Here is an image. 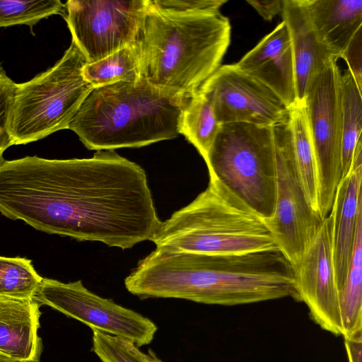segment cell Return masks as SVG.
Wrapping results in <instances>:
<instances>
[{"instance_id": "6da1fadb", "label": "cell", "mask_w": 362, "mask_h": 362, "mask_svg": "<svg viewBox=\"0 0 362 362\" xmlns=\"http://www.w3.org/2000/svg\"><path fill=\"white\" fill-rule=\"evenodd\" d=\"M0 213L47 233L123 250L151 241L162 223L144 170L115 150L90 158L4 159Z\"/></svg>"}, {"instance_id": "7a4b0ae2", "label": "cell", "mask_w": 362, "mask_h": 362, "mask_svg": "<svg viewBox=\"0 0 362 362\" xmlns=\"http://www.w3.org/2000/svg\"><path fill=\"white\" fill-rule=\"evenodd\" d=\"M124 286L141 299L178 298L208 305L298 300L293 268L279 250L210 255L156 248L138 262Z\"/></svg>"}, {"instance_id": "3957f363", "label": "cell", "mask_w": 362, "mask_h": 362, "mask_svg": "<svg viewBox=\"0 0 362 362\" xmlns=\"http://www.w3.org/2000/svg\"><path fill=\"white\" fill-rule=\"evenodd\" d=\"M231 27L220 11L175 13L148 7L134 47L140 78L189 97L221 66Z\"/></svg>"}, {"instance_id": "277c9868", "label": "cell", "mask_w": 362, "mask_h": 362, "mask_svg": "<svg viewBox=\"0 0 362 362\" xmlns=\"http://www.w3.org/2000/svg\"><path fill=\"white\" fill-rule=\"evenodd\" d=\"M188 98L143 78L95 88L69 129L89 150L139 148L172 139L180 134V115Z\"/></svg>"}, {"instance_id": "5b68a950", "label": "cell", "mask_w": 362, "mask_h": 362, "mask_svg": "<svg viewBox=\"0 0 362 362\" xmlns=\"http://www.w3.org/2000/svg\"><path fill=\"white\" fill-rule=\"evenodd\" d=\"M151 241L159 250L210 255L279 250L264 219L214 177L161 223Z\"/></svg>"}, {"instance_id": "8992f818", "label": "cell", "mask_w": 362, "mask_h": 362, "mask_svg": "<svg viewBox=\"0 0 362 362\" xmlns=\"http://www.w3.org/2000/svg\"><path fill=\"white\" fill-rule=\"evenodd\" d=\"M87 60L71 40L53 66L16 83L9 117L13 145L42 139L69 125L93 87L83 76Z\"/></svg>"}, {"instance_id": "52a82bcc", "label": "cell", "mask_w": 362, "mask_h": 362, "mask_svg": "<svg viewBox=\"0 0 362 362\" xmlns=\"http://www.w3.org/2000/svg\"><path fill=\"white\" fill-rule=\"evenodd\" d=\"M216 178L264 219L272 216L276 172L272 127L221 124L204 159Z\"/></svg>"}, {"instance_id": "ba28073f", "label": "cell", "mask_w": 362, "mask_h": 362, "mask_svg": "<svg viewBox=\"0 0 362 362\" xmlns=\"http://www.w3.org/2000/svg\"><path fill=\"white\" fill-rule=\"evenodd\" d=\"M337 62L331 61L313 78L304 100L316 159L318 213L322 220L330 213L341 180V74Z\"/></svg>"}, {"instance_id": "9c48e42d", "label": "cell", "mask_w": 362, "mask_h": 362, "mask_svg": "<svg viewBox=\"0 0 362 362\" xmlns=\"http://www.w3.org/2000/svg\"><path fill=\"white\" fill-rule=\"evenodd\" d=\"M276 172L274 211L264 219L276 243L294 268L318 231L322 219L308 203L298 173L288 124L272 127Z\"/></svg>"}, {"instance_id": "30bf717a", "label": "cell", "mask_w": 362, "mask_h": 362, "mask_svg": "<svg viewBox=\"0 0 362 362\" xmlns=\"http://www.w3.org/2000/svg\"><path fill=\"white\" fill-rule=\"evenodd\" d=\"M34 300L91 329L129 340L139 347L151 343L158 330L149 318L91 292L81 280L64 283L43 278Z\"/></svg>"}, {"instance_id": "8fae6325", "label": "cell", "mask_w": 362, "mask_h": 362, "mask_svg": "<svg viewBox=\"0 0 362 362\" xmlns=\"http://www.w3.org/2000/svg\"><path fill=\"white\" fill-rule=\"evenodd\" d=\"M148 0H69L63 16L88 63L135 43Z\"/></svg>"}, {"instance_id": "7c38bea8", "label": "cell", "mask_w": 362, "mask_h": 362, "mask_svg": "<svg viewBox=\"0 0 362 362\" xmlns=\"http://www.w3.org/2000/svg\"><path fill=\"white\" fill-rule=\"evenodd\" d=\"M197 91L209 100L220 124L272 127L288 120L289 108L283 100L235 64L220 66Z\"/></svg>"}, {"instance_id": "4fadbf2b", "label": "cell", "mask_w": 362, "mask_h": 362, "mask_svg": "<svg viewBox=\"0 0 362 362\" xmlns=\"http://www.w3.org/2000/svg\"><path fill=\"white\" fill-rule=\"evenodd\" d=\"M298 300L308 307L311 319L322 329L341 334L332 245V220H322L315 236L293 268Z\"/></svg>"}, {"instance_id": "5bb4252c", "label": "cell", "mask_w": 362, "mask_h": 362, "mask_svg": "<svg viewBox=\"0 0 362 362\" xmlns=\"http://www.w3.org/2000/svg\"><path fill=\"white\" fill-rule=\"evenodd\" d=\"M235 64L272 90L289 109L296 103L291 42L283 21Z\"/></svg>"}, {"instance_id": "9a60e30c", "label": "cell", "mask_w": 362, "mask_h": 362, "mask_svg": "<svg viewBox=\"0 0 362 362\" xmlns=\"http://www.w3.org/2000/svg\"><path fill=\"white\" fill-rule=\"evenodd\" d=\"M362 138L355 148L348 174L339 182L329 216L336 279L339 288L346 278L357 224L362 214Z\"/></svg>"}, {"instance_id": "2e32d148", "label": "cell", "mask_w": 362, "mask_h": 362, "mask_svg": "<svg viewBox=\"0 0 362 362\" xmlns=\"http://www.w3.org/2000/svg\"><path fill=\"white\" fill-rule=\"evenodd\" d=\"M288 29L293 57L296 102L304 103L313 78L338 58L318 39L304 0H284L281 12Z\"/></svg>"}, {"instance_id": "e0dca14e", "label": "cell", "mask_w": 362, "mask_h": 362, "mask_svg": "<svg viewBox=\"0 0 362 362\" xmlns=\"http://www.w3.org/2000/svg\"><path fill=\"white\" fill-rule=\"evenodd\" d=\"M40 306L34 299L0 297L1 355L25 362L40 361Z\"/></svg>"}, {"instance_id": "ac0fdd59", "label": "cell", "mask_w": 362, "mask_h": 362, "mask_svg": "<svg viewBox=\"0 0 362 362\" xmlns=\"http://www.w3.org/2000/svg\"><path fill=\"white\" fill-rule=\"evenodd\" d=\"M319 40L338 59L362 28V0H304Z\"/></svg>"}, {"instance_id": "d6986e66", "label": "cell", "mask_w": 362, "mask_h": 362, "mask_svg": "<svg viewBox=\"0 0 362 362\" xmlns=\"http://www.w3.org/2000/svg\"><path fill=\"white\" fill-rule=\"evenodd\" d=\"M288 124L303 191L310 206L318 213L316 159L304 103L296 102L290 107Z\"/></svg>"}, {"instance_id": "ffe728a7", "label": "cell", "mask_w": 362, "mask_h": 362, "mask_svg": "<svg viewBox=\"0 0 362 362\" xmlns=\"http://www.w3.org/2000/svg\"><path fill=\"white\" fill-rule=\"evenodd\" d=\"M341 336L362 332V214L357 229L347 273L338 290Z\"/></svg>"}, {"instance_id": "44dd1931", "label": "cell", "mask_w": 362, "mask_h": 362, "mask_svg": "<svg viewBox=\"0 0 362 362\" xmlns=\"http://www.w3.org/2000/svg\"><path fill=\"white\" fill-rule=\"evenodd\" d=\"M220 126L212 105L206 96L198 91L192 94L182 109L179 132L197 148L204 159Z\"/></svg>"}, {"instance_id": "7402d4cb", "label": "cell", "mask_w": 362, "mask_h": 362, "mask_svg": "<svg viewBox=\"0 0 362 362\" xmlns=\"http://www.w3.org/2000/svg\"><path fill=\"white\" fill-rule=\"evenodd\" d=\"M341 179L349 173L354 153L362 131V93L347 69L341 76Z\"/></svg>"}, {"instance_id": "603a6c76", "label": "cell", "mask_w": 362, "mask_h": 362, "mask_svg": "<svg viewBox=\"0 0 362 362\" xmlns=\"http://www.w3.org/2000/svg\"><path fill=\"white\" fill-rule=\"evenodd\" d=\"M83 76L93 88L140 78L139 59L134 46L124 47L92 63H86Z\"/></svg>"}, {"instance_id": "cb8c5ba5", "label": "cell", "mask_w": 362, "mask_h": 362, "mask_svg": "<svg viewBox=\"0 0 362 362\" xmlns=\"http://www.w3.org/2000/svg\"><path fill=\"white\" fill-rule=\"evenodd\" d=\"M42 279L30 259L0 256V297L34 299Z\"/></svg>"}, {"instance_id": "d4e9b609", "label": "cell", "mask_w": 362, "mask_h": 362, "mask_svg": "<svg viewBox=\"0 0 362 362\" xmlns=\"http://www.w3.org/2000/svg\"><path fill=\"white\" fill-rule=\"evenodd\" d=\"M65 14L59 0H0V28L16 25L33 27L53 15Z\"/></svg>"}, {"instance_id": "484cf974", "label": "cell", "mask_w": 362, "mask_h": 362, "mask_svg": "<svg viewBox=\"0 0 362 362\" xmlns=\"http://www.w3.org/2000/svg\"><path fill=\"white\" fill-rule=\"evenodd\" d=\"M92 351L102 362H163L151 350L141 351L132 341L92 329Z\"/></svg>"}, {"instance_id": "4316f807", "label": "cell", "mask_w": 362, "mask_h": 362, "mask_svg": "<svg viewBox=\"0 0 362 362\" xmlns=\"http://www.w3.org/2000/svg\"><path fill=\"white\" fill-rule=\"evenodd\" d=\"M16 83L7 75L0 63V163L4 151L13 141L9 132V117Z\"/></svg>"}, {"instance_id": "83f0119b", "label": "cell", "mask_w": 362, "mask_h": 362, "mask_svg": "<svg viewBox=\"0 0 362 362\" xmlns=\"http://www.w3.org/2000/svg\"><path fill=\"white\" fill-rule=\"evenodd\" d=\"M227 0H150L156 8L175 13L220 11Z\"/></svg>"}, {"instance_id": "f1b7e54d", "label": "cell", "mask_w": 362, "mask_h": 362, "mask_svg": "<svg viewBox=\"0 0 362 362\" xmlns=\"http://www.w3.org/2000/svg\"><path fill=\"white\" fill-rule=\"evenodd\" d=\"M361 37L362 28L357 32L341 56V58L346 62L349 66L348 69L361 91L362 90Z\"/></svg>"}, {"instance_id": "f546056e", "label": "cell", "mask_w": 362, "mask_h": 362, "mask_svg": "<svg viewBox=\"0 0 362 362\" xmlns=\"http://www.w3.org/2000/svg\"><path fill=\"white\" fill-rule=\"evenodd\" d=\"M266 21H272L276 15L281 14L284 0H247L246 1Z\"/></svg>"}, {"instance_id": "4dcf8cb0", "label": "cell", "mask_w": 362, "mask_h": 362, "mask_svg": "<svg viewBox=\"0 0 362 362\" xmlns=\"http://www.w3.org/2000/svg\"><path fill=\"white\" fill-rule=\"evenodd\" d=\"M344 339L349 362H362V332Z\"/></svg>"}, {"instance_id": "1f68e13d", "label": "cell", "mask_w": 362, "mask_h": 362, "mask_svg": "<svg viewBox=\"0 0 362 362\" xmlns=\"http://www.w3.org/2000/svg\"><path fill=\"white\" fill-rule=\"evenodd\" d=\"M0 362H25L0 354Z\"/></svg>"}]
</instances>
